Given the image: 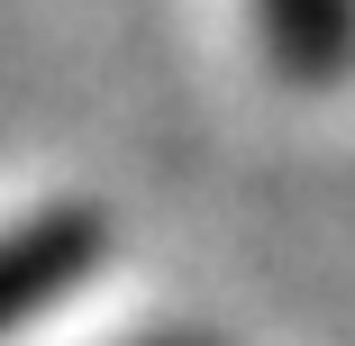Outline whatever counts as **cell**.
Instances as JSON below:
<instances>
[{"label":"cell","mask_w":355,"mask_h":346,"mask_svg":"<svg viewBox=\"0 0 355 346\" xmlns=\"http://www.w3.org/2000/svg\"><path fill=\"white\" fill-rule=\"evenodd\" d=\"M101 210H37V219H10L0 228V346H10L28 319H46L73 283L101 273Z\"/></svg>","instance_id":"1"},{"label":"cell","mask_w":355,"mask_h":346,"mask_svg":"<svg viewBox=\"0 0 355 346\" xmlns=\"http://www.w3.org/2000/svg\"><path fill=\"white\" fill-rule=\"evenodd\" d=\"M255 28L282 83H337L355 73V0H255Z\"/></svg>","instance_id":"2"},{"label":"cell","mask_w":355,"mask_h":346,"mask_svg":"<svg viewBox=\"0 0 355 346\" xmlns=\"http://www.w3.org/2000/svg\"><path fill=\"white\" fill-rule=\"evenodd\" d=\"M137 346H219V337H191V328H173V337H137Z\"/></svg>","instance_id":"3"}]
</instances>
